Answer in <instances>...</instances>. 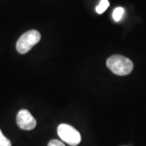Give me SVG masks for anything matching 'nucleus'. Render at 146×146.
Returning <instances> with one entry per match:
<instances>
[{"label": "nucleus", "mask_w": 146, "mask_h": 146, "mask_svg": "<svg viewBox=\"0 0 146 146\" xmlns=\"http://www.w3.org/2000/svg\"><path fill=\"white\" fill-rule=\"evenodd\" d=\"M106 66L112 72L118 76H127L133 70V63L123 55L115 54L107 58Z\"/></svg>", "instance_id": "1"}, {"label": "nucleus", "mask_w": 146, "mask_h": 146, "mask_svg": "<svg viewBox=\"0 0 146 146\" xmlns=\"http://www.w3.org/2000/svg\"><path fill=\"white\" fill-rule=\"evenodd\" d=\"M41 34L36 30H29L25 33L16 42V50L20 54H26L36 44L40 42Z\"/></svg>", "instance_id": "2"}, {"label": "nucleus", "mask_w": 146, "mask_h": 146, "mask_svg": "<svg viewBox=\"0 0 146 146\" xmlns=\"http://www.w3.org/2000/svg\"><path fill=\"white\" fill-rule=\"evenodd\" d=\"M58 135L62 141L69 145H78L81 141V136L78 131L66 123H62L58 127Z\"/></svg>", "instance_id": "3"}, {"label": "nucleus", "mask_w": 146, "mask_h": 146, "mask_svg": "<svg viewBox=\"0 0 146 146\" xmlns=\"http://www.w3.org/2000/svg\"><path fill=\"white\" fill-rule=\"evenodd\" d=\"M16 123L22 130H33L36 125V121L28 110H21L16 116Z\"/></svg>", "instance_id": "4"}, {"label": "nucleus", "mask_w": 146, "mask_h": 146, "mask_svg": "<svg viewBox=\"0 0 146 146\" xmlns=\"http://www.w3.org/2000/svg\"><path fill=\"white\" fill-rule=\"evenodd\" d=\"M110 6V3L108 0H101L98 6L96 7V11L98 14H102Z\"/></svg>", "instance_id": "5"}, {"label": "nucleus", "mask_w": 146, "mask_h": 146, "mask_svg": "<svg viewBox=\"0 0 146 146\" xmlns=\"http://www.w3.org/2000/svg\"><path fill=\"white\" fill-rule=\"evenodd\" d=\"M124 14V9L121 7H116L114 11H113V19L115 20V21H119L122 17Z\"/></svg>", "instance_id": "6"}, {"label": "nucleus", "mask_w": 146, "mask_h": 146, "mask_svg": "<svg viewBox=\"0 0 146 146\" xmlns=\"http://www.w3.org/2000/svg\"><path fill=\"white\" fill-rule=\"evenodd\" d=\"M0 146H11V141L6 137L0 129Z\"/></svg>", "instance_id": "7"}, {"label": "nucleus", "mask_w": 146, "mask_h": 146, "mask_svg": "<svg viewBox=\"0 0 146 146\" xmlns=\"http://www.w3.org/2000/svg\"><path fill=\"white\" fill-rule=\"evenodd\" d=\"M48 146H65V145L60 141H58V140H52V141H50L49 142Z\"/></svg>", "instance_id": "8"}]
</instances>
